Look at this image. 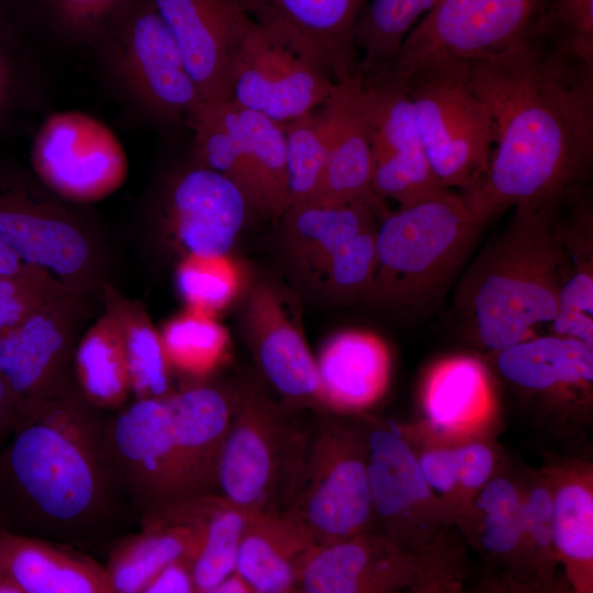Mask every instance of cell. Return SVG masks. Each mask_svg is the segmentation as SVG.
I'll use <instances>...</instances> for the list:
<instances>
[{"label": "cell", "mask_w": 593, "mask_h": 593, "mask_svg": "<svg viewBox=\"0 0 593 593\" xmlns=\"http://www.w3.org/2000/svg\"><path fill=\"white\" fill-rule=\"evenodd\" d=\"M101 300L121 326L131 391L135 400L164 398L171 393V372L160 334L143 306L120 295L110 282L104 283Z\"/></svg>", "instance_id": "obj_34"}, {"label": "cell", "mask_w": 593, "mask_h": 593, "mask_svg": "<svg viewBox=\"0 0 593 593\" xmlns=\"http://www.w3.org/2000/svg\"><path fill=\"white\" fill-rule=\"evenodd\" d=\"M15 426V410L10 391L0 374V450Z\"/></svg>", "instance_id": "obj_49"}, {"label": "cell", "mask_w": 593, "mask_h": 593, "mask_svg": "<svg viewBox=\"0 0 593 593\" xmlns=\"http://www.w3.org/2000/svg\"><path fill=\"white\" fill-rule=\"evenodd\" d=\"M535 30L568 57L593 69V0H552Z\"/></svg>", "instance_id": "obj_43"}, {"label": "cell", "mask_w": 593, "mask_h": 593, "mask_svg": "<svg viewBox=\"0 0 593 593\" xmlns=\"http://www.w3.org/2000/svg\"><path fill=\"white\" fill-rule=\"evenodd\" d=\"M423 478L429 489L448 493L459 483L456 451L432 450L418 459Z\"/></svg>", "instance_id": "obj_47"}, {"label": "cell", "mask_w": 593, "mask_h": 593, "mask_svg": "<svg viewBox=\"0 0 593 593\" xmlns=\"http://www.w3.org/2000/svg\"><path fill=\"white\" fill-rule=\"evenodd\" d=\"M254 381L231 389V416L216 475V493L248 515L281 512L299 474L315 419H302Z\"/></svg>", "instance_id": "obj_6"}, {"label": "cell", "mask_w": 593, "mask_h": 593, "mask_svg": "<svg viewBox=\"0 0 593 593\" xmlns=\"http://www.w3.org/2000/svg\"><path fill=\"white\" fill-rule=\"evenodd\" d=\"M567 195L514 208L507 228L486 244L462 276L455 310L466 332L482 348L502 350L535 336L536 329L555 320Z\"/></svg>", "instance_id": "obj_3"}, {"label": "cell", "mask_w": 593, "mask_h": 593, "mask_svg": "<svg viewBox=\"0 0 593 593\" xmlns=\"http://www.w3.org/2000/svg\"><path fill=\"white\" fill-rule=\"evenodd\" d=\"M94 301L64 291L0 332V374L14 404V428L76 383L75 351L93 316Z\"/></svg>", "instance_id": "obj_10"}, {"label": "cell", "mask_w": 593, "mask_h": 593, "mask_svg": "<svg viewBox=\"0 0 593 593\" xmlns=\"http://www.w3.org/2000/svg\"><path fill=\"white\" fill-rule=\"evenodd\" d=\"M361 107L372 158V189L399 206L443 189L416 125L406 82L387 75L362 76Z\"/></svg>", "instance_id": "obj_16"}, {"label": "cell", "mask_w": 593, "mask_h": 593, "mask_svg": "<svg viewBox=\"0 0 593 593\" xmlns=\"http://www.w3.org/2000/svg\"><path fill=\"white\" fill-rule=\"evenodd\" d=\"M414 557L391 538L365 530L333 544L316 546L301 573L298 592H388L407 585Z\"/></svg>", "instance_id": "obj_20"}, {"label": "cell", "mask_w": 593, "mask_h": 593, "mask_svg": "<svg viewBox=\"0 0 593 593\" xmlns=\"http://www.w3.org/2000/svg\"><path fill=\"white\" fill-rule=\"evenodd\" d=\"M152 515L189 522L199 528L201 542L192 562L197 593H212L235 571L239 544L249 518L246 512L220 494L211 493L178 502Z\"/></svg>", "instance_id": "obj_29"}, {"label": "cell", "mask_w": 593, "mask_h": 593, "mask_svg": "<svg viewBox=\"0 0 593 593\" xmlns=\"http://www.w3.org/2000/svg\"><path fill=\"white\" fill-rule=\"evenodd\" d=\"M32 172L66 200L85 204L116 190L127 171L125 152L101 121L79 111L46 116L30 153Z\"/></svg>", "instance_id": "obj_14"}, {"label": "cell", "mask_w": 593, "mask_h": 593, "mask_svg": "<svg viewBox=\"0 0 593 593\" xmlns=\"http://www.w3.org/2000/svg\"><path fill=\"white\" fill-rule=\"evenodd\" d=\"M0 568L22 593H113L104 566L76 548L0 529Z\"/></svg>", "instance_id": "obj_22"}, {"label": "cell", "mask_w": 593, "mask_h": 593, "mask_svg": "<svg viewBox=\"0 0 593 593\" xmlns=\"http://www.w3.org/2000/svg\"><path fill=\"white\" fill-rule=\"evenodd\" d=\"M455 451L459 483L468 489L483 486L493 470L494 459L491 450L481 444H469Z\"/></svg>", "instance_id": "obj_46"}, {"label": "cell", "mask_w": 593, "mask_h": 593, "mask_svg": "<svg viewBox=\"0 0 593 593\" xmlns=\"http://www.w3.org/2000/svg\"><path fill=\"white\" fill-rule=\"evenodd\" d=\"M143 593H197L192 561L177 559L169 562L149 580Z\"/></svg>", "instance_id": "obj_48"}, {"label": "cell", "mask_w": 593, "mask_h": 593, "mask_svg": "<svg viewBox=\"0 0 593 593\" xmlns=\"http://www.w3.org/2000/svg\"><path fill=\"white\" fill-rule=\"evenodd\" d=\"M403 80L435 177L447 189L467 191L485 171L494 142L493 120L469 61L432 59Z\"/></svg>", "instance_id": "obj_9"}, {"label": "cell", "mask_w": 593, "mask_h": 593, "mask_svg": "<svg viewBox=\"0 0 593 593\" xmlns=\"http://www.w3.org/2000/svg\"><path fill=\"white\" fill-rule=\"evenodd\" d=\"M201 100L230 99L232 60L249 18L234 0H153Z\"/></svg>", "instance_id": "obj_19"}, {"label": "cell", "mask_w": 593, "mask_h": 593, "mask_svg": "<svg viewBox=\"0 0 593 593\" xmlns=\"http://www.w3.org/2000/svg\"><path fill=\"white\" fill-rule=\"evenodd\" d=\"M255 23L310 59L334 81L359 69L355 27L367 0H234Z\"/></svg>", "instance_id": "obj_17"}, {"label": "cell", "mask_w": 593, "mask_h": 593, "mask_svg": "<svg viewBox=\"0 0 593 593\" xmlns=\"http://www.w3.org/2000/svg\"><path fill=\"white\" fill-rule=\"evenodd\" d=\"M367 470L373 516L392 530L429 497L418 459L393 429L378 427L368 433Z\"/></svg>", "instance_id": "obj_30"}, {"label": "cell", "mask_w": 593, "mask_h": 593, "mask_svg": "<svg viewBox=\"0 0 593 593\" xmlns=\"http://www.w3.org/2000/svg\"><path fill=\"white\" fill-rule=\"evenodd\" d=\"M483 514L481 540L493 553L511 552L524 536L523 502L511 481H488L478 497Z\"/></svg>", "instance_id": "obj_42"}, {"label": "cell", "mask_w": 593, "mask_h": 593, "mask_svg": "<svg viewBox=\"0 0 593 593\" xmlns=\"http://www.w3.org/2000/svg\"><path fill=\"white\" fill-rule=\"evenodd\" d=\"M107 439L132 512L139 519L181 502L182 443L167 395L111 414Z\"/></svg>", "instance_id": "obj_12"}, {"label": "cell", "mask_w": 593, "mask_h": 593, "mask_svg": "<svg viewBox=\"0 0 593 593\" xmlns=\"http://www.w3.org/2000/svg\"><path fill=\"white\" fill-rule=\"evenodd\" d=\"M545 3L546 0H438L377 75L406 79L432 59L471 61L501 53L535 29Z\"/></svg>", "instance_id": "obj_11"}, {"label": "cell", "mask_w": 593, "mask_h": 593, "mask_svg": "<svg viewBox=\"0 0 593 593\" xmlns=\"http://www.w3.org/2000/svg\"><path fill=\"white\" fill-rule=\"evenodd\" d=\"M46 97V78L31 40L0 0V135L38 110Z\"/></svg>", "instance_id": "obj_33"}, {"label": "cell", "mask_w": 593, "mask_h": 593, "mask_svg": "<svg viewBox=\"0 0 593 593\" xmlns=\"http://www.w3.org/2000/svg\"><path fill=\"white\" fill-rule=\"evenodd\" d=\"M553 544L572 567L593 559V497L588 486L569 482L553 494Z\"/></svg>", "instance_id": "obj_38"}, {"label": "cell", "mask_w": 593, "mask_h": 593, "mask_svg": "<svg viewBox=\"0 0 593 593\" xmlns=\"http://www.w3.org/2000/svg\"><path fill=\"white\" fill-rule=\"evenodd\" d=\"M336 81L249 19L234 54L230 100L286 124L322 105Z\"/></svg>", "instance_id": "obj_15"}, {"label": "cell", "mask_w": 593, "mask_h": 593, "mask_svg": "<svg viewBox=\"0 0 593 593\" xmlns=\"http://www.w3.org/2000/svg\"><path fill=\"white\" fill-rule=\"evenodd\" d=\"M483 391L481 368L472 360L458 359L435 374L428 389L427 412L436 425L449 427L468 417Z\"/></svg>", "instance_id": "obj_41"}, {"label": "cell", "mask_w": 593, "mask_h": 593, "mask_svg": "<svg viewBox=\"0 0 593 593\" xmlns=\"http://www.w3.org/2000/svg\"><path fill=\"white\" fill-rule=\"evenodd\" d=\"M64 291L68 290L38 269L0 276V332L18 325L47 299Z\"/></svg>", "instance_id": "obj_44"}, {"label": "cell", "mask_w": 593, "mask_h": 593, "mask_svg": "<svg viewBox=\"0 0 593 593\" xmlns=\"http://www.w3.org/2000/svg\"><path fill=\"white\" fill-rule=\"evenodd\" d=\"M81 206L55 193L31 169L0 157V239L68 291L101 301L107 264L97 228Z\"/></svg>", "instance_id": "obj_7"}, {"label": "cell", "mask_w": 593, "mask_h": 593, "mask_svg": "<svg viewBox=\"0 0 593 593\" xmlns=\"http://www.w3.org/2000/svg\"><path fill=\"white\" fill-rule=\"evenodd\" d=\"M86 49L126 119L163 133L186 130L201 96L153 0H128Z\"/></svg>", "instance_id": "obj_5"}, {"label": "cell", "mask_w": 593, "mask_h": 593, "mask_svg": "<svg viewBox=\"0 0 593 593\" xmlns=\"http://www.w3.org/2000/svg\"><path fill=\"white\" fill-rule=\"evenodd\" d=\"M469 69L494 126L485 171L460 193L474 220L483 226L510 208L582 188L593 158V69L535 29Z\"/></svg>", "instance_id": "obj_1"}, {"label": "cell", "mask_w": 593, "mask_h": 593, "mask_svg": "<svg viewBox=\"0 0 593 593\" xmlns=\"http://www.w3.org/2000/svg\"><path fill=\"white\" fill-rule=\"evenodd\" d=\"M316 367L324 411L344 415L369 406L382 394L389 355L376 335L347 331L324 344Z\"/></svg>", "instance_id": "obj_23"}, {"label": "cell", "mask_w": 593, "mask_h": 593, "mask_svg": "<svg viewBox=\"0 0 593 593\" xmlns=\"http://www.w3.org/2000/svg\"><path fill=\"white\" fill-rule=\"evenodd\" d=\"M159 334L170 372L192 384L205 382L226 359L228 334L210 314L190 310L170 320Z\"/></svg>", "instance_id": "obj_35"}, {"label": "cell", "mask_w": 593, "mask_h": 593, "mask_svg": "<svg viewBox=\"0 0 593 593\" xmlns=\"http://www.w3.org/2000/svg\"><path fill=\"white\" fill-rule=\"evenodd\" d=\"M360 69L336 81L321 105L328 150L320 190L312 201L344 204L354 201L384 202L372 189V158L367 123L361 107Z\"/></svg>", "instance_id": "obj_21"}, {"label": "cell", "mask_w": 593, "mask_h": 593, "mask_svg": "<svg viewBox=\"0 0 593 593\" xmlns=\"http://www.w3.org/2000/svg\"><path fill=\"white\" fill-rule=\"evenodd\" d=\"M111 412L75 383L16 426L0 450V529L100 546L132 511L112 461Z\"/></svg>", "instance_id": "obj_2"}, {"label": "cell", "mask_w": 593, "mask_h": 593, "mask_svg": "<svg viewBox=\"0 0 593 593\" xmlns=\"http://www.w3.org/2000/svg\"><path fill=\"white\" fill-rule=\"evenodd\" d=\"M316 546L300 524L280 512L249 515L235 571L254 593L298 592L303 568Z\"/></svg>", "instance_id": "obj_24"}, {"label": "cell", "mask_w": 593, "mask_h": 593, "mask_svg": "<svg viewBox=\"0 0 593 593\" xmlns=\"http://www.w3.org/2000/svg\"><path fill=\"white\" fill-rule=\"evenodd\" d=\"M0 593H22L16 583L0 568Z\"/></svg>", "instance_id": "obj_52"}, {"label": "cell", "mask_w": 593, "mask_h": 593, "mask_svg": "<svg viewBox=\"0 0 593 593\" xmlns=\"http://www.w3.org/2000/svg\"><path fill=\"white\" fill-rule=\"evenodd\" d=\"M148 213L184 256H228L250 206L225 176L189 161L169 169L152 188Z\"/></svg>", "instance_id": "obj_13"}, {"label": "cell", "mask_w": 593, "mask_h": 593, "mask_svg": "<svg viewBox=\"0 0 593 593\" xmlns=\"http://www.w3.org/2000/svg\"><path fill=\"white\" fill-rule=\"evenodd\" d=\"M282 127L286 141L287 208H289L315 199L325 171L328 136L321 105L282 124Z\"/></svg>", "instance_id": "obj_37"}, {"label": "cell", "mask_w": 593, "mask_h": 593, "mask_svg": "<svg viewBox=\"0 0 593 593\" xmlns=\"http://www.w3.org/2000/svg\"><path fill=\"white\" fill-rule=\"evenodd\" d=\"M31 269L0 239V276H14Z\"/></svg>", "instance_id": "obj_50"}, {"label": "cell", "mask_w": 593, "mask_h": 593, "mask_svg": "<svg viewBox=\"0 0 593 593\" xmlns=\"http://www.w3.org/2000/svg\"><path fill=\"white\" fill-rule=\"evenodd\" d=\"M388 212L384 202L365 200L333 205L313 202L290 205L281 215L288 257L306 277L316 281L340 246L378 225Z\"/></svg>", "instance_id": "obj_25"}, {"label": "cell", "mask_w": 593, "mask_h": 593, "mask_svg": "<svg viewBox=\"0 0 593 593\" xmlns=\"http://www.w3.org/2000/svg\"><path fill=\"white\" fill-rule=\"evenodd\" d=\"M561 244L558 312L549 331L593 347V214L583 188L564 199Z\"/></svg>", "instance_id": "obj_26"}, {"label": "cell", "mask_w": 593, "mask_h": 593, "mask_svg": "<svg viewBox=\"0 0 593 593\" xmlns=\"http://www.w3.org/2000/svg\"><path fill=\"white\" fill-rule=\"evenodd\" d=\"M212 593H254L249 584L236 571L223 579Z\"/></svg>", "instance_id": "obj_51"}, {"label": "cell", "mask_w": 593, "mask_h": 593, "mask_svg": "<svg viewBox=\"0 0 593 593\" xmlns=\"http://www.w3.org/2000/svg\"><path fill=\"white\" fill-rule=\"evenodd\" d=\"M368 433L334 413H320L292 493L280 512L316 545L365 530L373 518L367 470Z\"/></svg>", "instance_id": "obj_8"}, {"label": "cell", "mask_w": 593, "mask_h": 593, "mask_svg": "<svg viewBox=\"0 0 593 593\" xmlns=\"http://www.w3.org/2000/svg\"><path fill=\"white\" fill-rule=\"evenodd\" d=\"M481 228L462 195L447 188L389 210L377 227V264L366 301L426 314L444 296Z\"/></svg>", "instance_id": "obj_4"}, {"label": "cell", "mask_w": 593, "mask_h": 593, "mask_svg": "<svg viewBox=\"0 0 593 593\" xmlns=\"http://www.w3.org/2000/svg\"><path fill=\"white\" fill-rule=\"evenodd\" d=\"M524 535L541 549L553 544V497L548 489L535 488L523 502Z\"/></svg>", "instance_id": "obj_45"}, {"label": "cell", "mask_w": 593, "mask_h": 593, "mask_svg": "<svg viewBox=\"0 0 593 593\" xmlns=\"http://www.w3.org/2000/svg\"><path fill=\"white\" fill-rule=\"evenodd\" d=\"M438 0H367L355 27L362 76L383 70L403 40Z\"/></svg>", "instance_id": "obj_36"}, {"label": "cell", "mask_w": 593, "mask_h": 593, "mask_svg": "<svg viewBox=\"0 0 593 593\" xmlns=\"http://www.w3.org/2000/svg\"><path fill=\"white\" fill-rule=\"evenodd\" d=\"M500 374L529 393L589 391L593 380V347L552 333L535 335L495 351Z\"/></svg>", "instance_id": "obj_27"}, {"label": "cell", "mask_w": 593, "mask_h": 593, "mask_svg": "<svg viewBox=\"0 0 593 593\" xmlns=\"http://www.w3.org/2000/svg\"><path fill=\"white\" fill-rule=\"evenodd\" d=\"M176 279L190 309L210 315L228 305L240 286L238 269L228 256H184Z\"/></svg>", "instance_id": "obj_39"}, {"label": "cell", "mask_w": 593, "mask_h": 593, "mask_svg": "<svg viewBox=\"0 0 593 593\" xmlns=\"http://www.w3.org/2000/svg\"><path fill=\"white\" fill-rule=\"evenodd\" d=\"M128 0H5L27 37L55 48H87Z\"/></svg>", "instance_id": "obj_32"}, {"label": "cell", "mask_w": 593, "mask_h": 593, "mask_svg": "<svg viewBox=\"0 0 593 593\" xmlns=\"http://www.w3.org/2000/svg\"><path fill=\"white\" fill-rule=\"evenodd\" d=\"M74 376L83 398L97 409L118 411L132 395L121 326L105 307L78 340Z\"/></svg>", "instance_id": "obj_31"}, {"label": "cell", "mask_w": 593, "mask_h": 593, "mask_svg": "<svg viewBox=\"0 0 593 593\" xmlns=\"http://www.w3.org/2000/svg\"><path fill=\"white\" fill-rule=\"evenodd\" d=\"M377 227L360 232L331 256L316 280L329 296L345 302L367 300L377 264Z\"/></svg>", "instance_id": "obj_40"}, {"label": "cell", "mask_w": 593, "mask_h": 593, "mask_svg": "<svg viewBox=\"0 0 593 593\" xmlns=\"http://www.w3.org/2000/svg\"><path fill=\"white\" fill-rule=\"evenodd\" d=\"M141 525L118 540L104 566L113 593H143L163 567L177 559L193 562L198 553L201 534L192 523L153 516Z\"/></svg>", "instance_id": "obj_28"}, {"label": "cell", "mask_w": 593, "mask_h": 593, "mask_svg": "<svg viewBox=\"0 0 593 593\" xmlns=\"http://www.w3.org/2000/svg\"><path fill=\"white\" fill-rule=\"evenodd\" d=\"M244 314L247 340L267 382L286 403L326 413L316 359L277 290L267 283L257 284Z\"/></svg>", "instance_id": "obj_18"}]
</instances>
